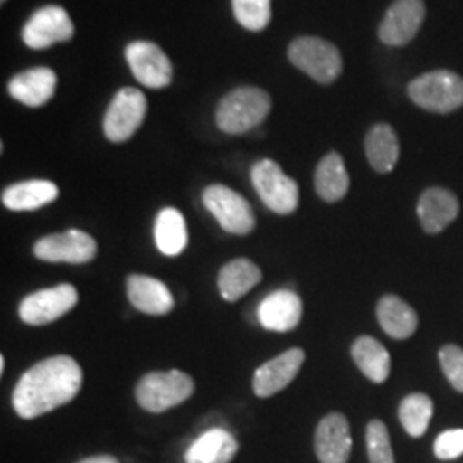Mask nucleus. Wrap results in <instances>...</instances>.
<instances>
[{"label":"nucleus","mask_w":463,"mask_h":463,"mask_svg":"<svg viewBox=\"0 0 463 463\" xmlns=\"http://www.w3.org/2000/svg\"><path fill=\"white\" fill-rule=\"evenodd\" d=\"M81 386V365L69 355H55L21 376L13 393V407L21 419H36L74 400Z\"/></svg>","instance_id":"obj_1"},{"label":"nucleus","mask_w":463,"mask_h":463,"mask_svg":"<svg viewBox=\"0 0 463 463\" xmlns=\"http://www.w3.org/2000/svg\"><path fill=\"white\" fill-rule=\"evenodd\" d=\"M271 110L269 95L256 86L231 91L216 109V126L227 134H244L258 128Z\"/></svg>","instance_id":"obj_2"},{"label":"nucleus","mask_w":463,"mask_h":463,"mask_svg":"<svg viewBox=\"0 0 463 463\" xmlns=\"http://www.w3.org/2000/svg\"><path fill=\"white\" fill-rule=\"evenodd\" d=\"M407 95L428 112L449 114L463 107V78L447 69L430 71L409 84Z\"/></svg>","instance_id":"obj_3"},{"label":"nucleus","mask_w":463,"mask_h":463,"mask_svg":"<svg viewBox=\"0 0 463 463\" xmlns=\"http://www.w3.org/2000/svg\"><path fill=\"white\" fill-rule=\"evenodd\" d=\"M194 393V381L183 371H153L136 386L137 403L153 414H162L184 403Z\"/></svg>","instance_id":"obj_4"},{"label":"nucleus","mask_w":463,"mask_h":463,"mask_svg":"<svg viewBox=\"0 0 463 463\" xmlns=\"http://www.w3.org/2000/svg\"><path fill=\"white\" fill-rule=\"evenodd\" d=\"M288 59L298 71L311 76L316 83L331 84L344 69L342 53L328 40L317 36H300L288 47Z\"/></svg>","instance_id":"obj_5"},{"label":"nucleus","mask_w":463,"mask_h":463,"mask_svg":"<svg viewBox=\"0 0 463 463\" xmlns=\"http://www.w3.org/2000/svg\"><path fill=\"white\" fill-rule=\"evenodd\" d=\"M252 185L266 208L279 215H290L298 210V185L273 160H260L250 168Z\"/></svg>","instance_id":"obj_6"},{"label":"nucleus","mask_w":463,"mask_h":463,"mask_svg":"<svg viewBox=\"0 0 463 463\" xmlns=\"http://www.w3.org/2000/svg\"><path fill=\"white\" fill-rule=\"evenodd\" d=\"M203 203L220 227L233 235H248L256 227V216L246 198L231 187L215 184L204 189Z\"/></svg>","instance_id":"obj_7"},{"label":"nucleus","mask_w":463,"mask_h":463,"mask_svg":"<svg viewBox=\"0 0 463 463\" xmlns=\"http://www.w3.org/2000/svg\"><path fill=\"white\" fill-rule=\"evenodd\" d=\"M148 110V101L143 91L136 88H122L117 91L103 117V133L112 143H124L141 128Z\"/></svg>","instance_id":"obj_8"},{"label":"nucleus","mask_w":463,"mask_h":463,"mask_svg":"<svg viewBox=\"0 0 463 463\" xmlns=\"http://www.w3.org/2000/svg\"><path fill=\"white\" fill-rule=\"evenodd\" d=\"M78 290L69 283H61L52 288H43L30 294L19 304V317L26 325L42 326L57 321L78 304Z\"/></svg>","instance_id":"obj_9"},{"label":"nucleus","mask_w":463,"mask_h":463,"mask_svg":"<svg viewBox=\"0 0 463 463\" xmlns=\"http://www.w3.org/2000/svg\"><path fill=\"white\" fill-rule=\"evenodd\" d=\"M95 239L83 231H67L52 233L34 244L33 254L47 263L83 265L97 256Z\"/></svg>","instance_id":"obj_10"},{"label":"nucleus","mask_w":463,"mask_h":463,"mask_svg":"<svg viewBox=\"0 0 463 463\" xmlns=\"http://www.w3.org/2000/svg\"><path fill=\"white\" fill-rule=\"evenodd\" d=\"M21 36L30 49H49L74 36V23L64 7L45 5L26 21Z\"/></svg>","instance_id":"obj_11"},{"label":"nucleus","mask_w":463,"mask_h":463,"mask_svg":"<svg viewBox=\"0 0 463 463\" xmlns=\"http://www.w3.org/2000/svg\"><path fill=\"white\" fill-rule=\"evenodd\" d=\"M126 61L131 67L134 78L151 90L165 88L172 83L174 69L165 52L156 43L136 40L126 49Z\"/></svg>","instance_id":"obj_12"},{"label":"nucleus","mask_w":463,"mask_h":463,"mask_svg":"<svg viewBox=\"0 0 463 463\" xmlns=\"http://www.w3.org/2000/svg\"><path fill=\"white\" fill-rule=\"evenodd\" d=\"M426 17L424 0H395L381 21L380 40L390 47H403L419 33Z\"/></svg>","instance_id":"obj_13"},{"label":"nucleus","mask_w":463,"mask_h":463,"mask_svg":"<svg viewBox=\"0 0 463 463\" xmlns=\"http://www.w3.org/2000/svg\"><path fill=\"white\" fill-rule=\"evenodd\" d=\"M306 354L302 348H290L280 354L279 357L271 359L269 363L261 365L252 378V390L260 398H268L277 395L285 390L300 371L304 364Z\"/></svg>","instance_id":"obj_14"},{"label":"nucleus","mask_w":463,"mask_h":463,"mask_svg":"<svg viewBox=\"0 0 463 463\" xmlns=\"http://www.w3.org/2000/svg\"><path fill=\"white\" fill-rule=\"evenodd\" d=\"M316 457L321 463H347L352 451V436L347 417L331 412L316 428Z\"/></svg>","instance_id":"obj_15"},{"label":"nucleus","mask_w":463,"mask_h":463,"mask_svg":"<svg viewBox=\"0 0 463 463\" xmlns=\"http://www.w3.org/2000/svg\"><path fill=\"white\" fill-rule=\"evenodd\" d=\"M55 88L57 74L49 67H32L23 71L7 84L9 95L30 109L49 103L55 95Z\"/></svg>","instance_id":"obj_16"},{"label":"nucleus","mask_w":463,"mask_h":463,"mask_svg":"<svg viewBox=\"0 0 463 463\" xmlns=\"http://www.w3.org/2000/svg\"><path fill=\"white\" fill-rule=\"evenodd\" d=\"M302 317V300L292 290H275L263 298L258 309L261 326L269 331L287 333L298 328Z\"/></svg>","instance_id":"obj_17"},{"label":"nucleus","mask_w":463,"mask_h":463,"mask_svg":"<svg viewBox=\"0 0 463 463\" xmlns=\"http://www.w3.org/2000/svg\"><path fill=\"white\" fill-rule=\"evenodd\" d=\"M458 212V199L451 191L443 187L426 189L420 194L417 204V215L420 220V225L428 233H439L445 231L451 222H455Z\"/></svg>","instance_id":"obj_18"},{"label":"nucleus","mask_w":463,"mask_h":463,"mask_svg":"<svg viewBox=\"0 0 463 463\" xmlns=\"http://www.w3.org/2000/svg\"><path fill=\"white\" fill-rule=\"evenodd\" d=\"M128 298L145 315L164 316L174 309V298L165 283L146 275L128 277Z\"/></svg>","instance_id":"obj_19"},{"label":"nucleus","mask_w":463,"mask_h":463,"mask_svg":"<svg viewBox=\"0 0 463 463\" xmlns=\"http://www.w3.org/2000/svg\"><path fill=\"white\" fill-rule=\"evenodd\" d=\"M239 451V443L229 430H210L185 451V463H231Z\"/></svg>","instance_id":"obj_20"},{"label":"nucleus","mask_w":463,"mask_h":463,"mask_svg":"<svg viewBox=\"0 0 463 463\" xmlns=\"http://www.w3.org/2000/svg\"><path fill=\"white\" fill-rule=\"evenodd\" d=\"M59 198V187L50 181H26L9 185L2 193V204L13 212H33Z\"/></svg>","instance_id":"obj_21"},{"label":"nucleus","mask_w":463,"mask_h":463,"mask_svg":"<svg viewBox=\"0 0 463 463\" xmlns=\"http://www.w3.org/2000/svg\"><path fill=\"white\" fill-rule=\"evenodd\" d=\"M263 279L261 269L250 260L239 258L223 266L218 273V288L227 302L244 298Z\"/></svg>","instance_id":"obj_22"},{"label":"nucleus","mask_w":463,"mask_h":463,"mask_svg":"<svg viewBox=\"0 0 463 463\" xmlns=\"http://www.w3.org/2000/svg\"><path fill=\"white\" fill-rule=\"evenodd\" d=\"M376 315L384 333L397 340L411 338L419 325L417 313L403 298L397 296L381 298L376 307Z\"/></svg>","instance_id":"obj_23"},{"label":"nucleus","mask_w":463,"mask_h":463,"mask_svg":"<svg viewBox=\"0 0 463 463\" xmlns=\"http://www.w3.org/2000/svg\"><path fill=\"white\" fill-rule=\"evenodd\" d=\"M315 187L317 196L326 203H336L345 198L350 187V177L342 155L331 151L317 164Z\"/></svg>","instance_id":"obj_24"},{"label":"nucleus","mask_w":463,"mask_h":463,"mask_svg":"<svg viewBox=\"0 0 463 463\" xmlns=\"http://www.w3.org/2000/svg\"><path fill=\"white\" fill-rule=\"evenodd\" d=\"M365 155L371 166L380 172L388 174L397 165L400 156L397 133L388 124H376L365 136Z\"/></svg>","instance_id":"obj_25"},{"label":"nucleus","mask_w":463,"mask_h":463,"mask_svg":"<svg viewBox=\"0 0 463 463\" xmlns=\"http://www.w3.org/2000/svg\"><path fill=\"white\" fill-rule=\"evenodd\" d=\"M352 357L365 378L373 383H384L392 371V357L388 350L373 336H361L352 345Z\"/></svg>","instance_id":"obj_26"},{"label":"nucleus","mask_w":463,"mask_h":463,"mask_svg":"<svg viewBox=\"0 0 463 463\" xmlns=\"http://www.w3.org/2000/svg\"><path fill=\"white\" fill-rule=\"evenodd\" d=\"M187 225L183 213L175 208H164L155 222V242L165 256H177L187 246Z\"/></svg>","instance_id":"obj_27"},{"label":"nucleus","mask_w":463,"mask_h":463,"mask_svg":"<svg viewBox=\"0 0 463 463\" xmlns=\"http://www.w3.org/2000/svg\"><path fill=\"white\" fill-rule=\"evenodd\" d=\"M434 412L432 400L424 393H412L403 398L398 409V417L412 438H420L430 428V417Z\"/></svg>","instance_id":"obj_28"},{"label":"nucleus","mask_w":463,"mask_h":463,"mask_svg":"<svg viewBox=\"0 0 463 463\" xmlns=\"http://www.w3.org/2000/svg\"><path fill=\"white\" fill-rule=\"evenodd\" d=\"M233 16L249 32H261L271 21V0H232Z\"/></svg>","instance_id":"obj_29"},{"label":"nucleus","mask_w":463,"mask_h":463,"mask_svg":"<svg viewBox=\"0 0 463 463\" xmlns=\"http://www.w3.org/2000/svg\"><path fill=\"white\" fill-rule=\"evenodd\" d=\"M369 463H395L388 428L381 420H371L365 430Z\"/></svg>","instance_id":"obj_30"},{"label":"nucleus","mask_w":463,"mask_h":463,"mask_svg":"<svg viewBox=\"0 0 463 463\" xmlns=\"http://www.w3.org/2000/svg\"><path fill=\"white\" fill-rule=\"evenodd\" d=\"M439 363L451 386L463 393V348L445 345L439 350Z\"/></svg>","instance_id":"obj_31"},{"label":"nucleus","mask_w":463,"mask_h":463,"mask_svg":"<svg viewBox=\"0 0 463 463\" xmlns=\"http://www.w3.org/2000/svg\"><path fill=\"white\" fill-rule=\"evenodd\" d=\"M434 455L439 460H455L463 455V430L441 432L434 441Z\"/></svg>","instance_id":"obj_32"},{"label":"nucleus","mask_w":463,"mask_h":463,"mask_svg":"<svg viewBox=\"0 0 463 463\" xmlns=\"http://www.w3.org/2000/svg\"><path fill=\"white\" fill-rule=\"evenodd\" d=\"M78 463H118V460L112 455H97V457H90V458H84Z\"/></svg>","instance_id":"obj_33"},{"label":"nucleus","mask_w":463,"mask_h":463,"mask_svg":"<svg viewBox=\"0 0 463 463\" xmlns=\"http://www.w3.org/2000/svg\"><path fill=\"white\" fill-rule=\"evenodd\" d=\"M4 369H5V359L4 355H0V373H4Z\"/></svg>","instance_id":"obj_34"},{"label":"nucleus","mask_w":463,"mask_h":463,"mask_svg":"<svg viewBox=\"0 0 463 463\" xmlns=\"http://www.w3.org/2000/svg\"><path fill=\"white\" fill-rule=\"evenodd\" d=\"M2 2H5V0H2Z\"/></svg>","instance_id":"obj_35"}]
</instances>
